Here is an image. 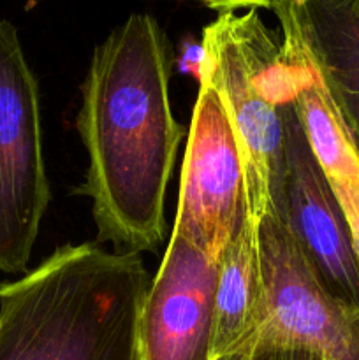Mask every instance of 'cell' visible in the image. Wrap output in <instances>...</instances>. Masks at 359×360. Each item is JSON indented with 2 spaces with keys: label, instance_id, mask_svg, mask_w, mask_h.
<instances>
[{
  "label": "cell",
  "instance_id": "5b68a950",
  "mask_svg": "<svg viewBox=\"0 0 359 360\" xmlns=\"http://www.w3.org/2000/svg\"><path fill=\"white\" fill-rule=\"evenodd\" d=\"M199 83L172 232L218 262L250 204L241 148L227 109L206 79L199 77Z\"/></svg>",
  "mask_w": 359,
  "mask_h": 360
},
{
  "label": "cell",
  "instance_id": "5bb4252c",
  "mask_svg": "<svg viewBox=\"0 0 359 360\" xmlns=\"http://www.w3.org/2000/svg\"><path fill=\"white\" fill-rule=\"evenodd\" d=\"M243 357H245V352L239 350V352H236V354L227 355V357H222V359H218V360H243Z\"/></svg>",
  "mask_w": 359,
  "mask_h": 360
},
{
  "label": "cell",
  "instance_id": "ba28073f",
  "mask_svg": "<svg viewBox=\"0 0 359 360\" xmlns=\"http://www.w3.org/2000/svg\"><path fill=\"white\" fill-rule=\"evenodd\" d=\"M218 262L172 232L139 320V360H215Z\"/></svg>",
  "mask_w": 359,
  "mask_h": 360
},
{
  "label": "cell",
  "instance_id": "9c48e42d",
  "mask_svg": "<svg viewBox=\"0 0 359 360\" xmlns=\"http://www.w3.org/2000/svg\"><path fill=\"white\" fill-rule=\"evenodd\" d=\"M359 150V0H273Z\"/></svg>",
  "mask_w": 359,
  "mask_h": 360
},
{
  "label": "cell",
  "instance_id": "4fadbf2b",
  "mask_svg": "<svg viewBox=\"0 0 359 360\" xmlns=\"http://www.w3.org/2000/svg\"><path fill=\"white\" fill-rule=\"evenodd\" d=\"M211 9H218L220 13L225 11H238V9H260V7L273 6V0H201Z\"/></svg>",
  "mask_w": 359,
  "mask_h": 360
},
{
  "label": "cell",
  "instance_id": "7a4b0ae2",
  "mask_svg": "<svg viewBox=\"0 0 359 360\" xmlns=\"http://www.w3.org/2000/svg\"><path fill=\"white\" fill-rule=\"evenodd\" d=\"M150 283L137 252L62 246L0 285V360H139Z\"/></svg>",
  "mask_w": 359,
  "mask_h": 360
},
{
  "label": "cell",
  "instance_id": "8992f818",
  "mask_svg": "<svg viewBox=\"0 0 359 360\" xmlns=\"http://www.w3.org/2000/svg\"><path fill=\"white\" fill-rule=\"evenodd\" d=\"M266 315L260 336L313 348L324 360H359V309L327 292L287 225L267 211L257 225Z\"/></svg>",
  "mask_w": 359,
  "mask_h": 360
},
{
  "label": "cell",
  "instance_id": "52a82bcc",
  "mask_svg": "<svg viewBox=\"0 0 359 360\" xmlns=\"http://www.w3.org/2000/svg\"><path fill=\"white\" fill-rule=\"evenodd\" d=\"M285 51V49H284ZM284 224L333 297L359 309V260L341 207L289 95L284 63Z\"/></svg>",
  "mask_w": 359,
  "mask_h": 360
},
{
  "label": "cell",
  "instance_id": "6da1fadb",
  "mask_svg": "<svg viewBox=\"0 0 359 360\" xmlns=\"http://www.w3.org/2000/svg\"><path fill=\"white\" fill-rule=\"evenodd\" d=\"M171 48L150 14H130L97 46L77 130L97 241L144 252L164 239V204L183 129L169 102Z\"/></svg>",
  "mask_w": 359,
  "mask_h": 360
},
{
  "label": "cell",
  "instance_id": "30bf717a",
  "mask_svg": "<svg viewBox=\"0 0 359 360\" xmlns=\"http://www.w3.org/2000/svg\"><path fill=\"white\" fill-rule=\"evenodd\" d=\"M289 95L351 231L359 260V150L298 37L280 23Z\"/></svg>",
  "mask_w": 359,
  "mask_h": 360
},
{
  "label": "cell",
  "instance_id": "3957f363",
  "mask_svg": "<svg viewBox=\"0 0 359 360\" xmlns=\"http://www.w3.org/2000/svg\"><path fill=\"white\" fill-rule=\"evenodd\" d=\"M284 63L282 37L257 9L225 11L204 27L197 74L218 91L234 127L256 225L267 211L284 220Z\"/></svg>",
  "mask_w": 359,
  "mask_h": 360
},
{
  "label": "cell",
  "instance_id": "8fae6325",
  "mask_svg": "<svg viewBox=\"0 0 359 360\" xmlns=\"http://www.w3.org/2000/svg\"><path fill=\"white\" fill-rule=\"evenodd\" d=\"M266 315L257 225L246 214L218 259L215 294V360L248 347Z\"/></svg>",
  "mask_w": 359,
  "mask_h": 360
},
{
  "label": "cell",
  "instance_id": "7c38bea8",
  "mask_svg": "<svg viewBox=\"0 0 359 360\" xmlns=\"http://www.w3.org/2000/svg\"><path fill=\"white\" fill-rule=\"evenodd\" d=\"M243 352V360H324L319 352L305 345L260 334Z\"/></svg>",
  "mask_w": 359,
  "mask_h": 360
},
{
  "label": "cell",
  "instance_id": "277c9868",
  "mask_svg": "<svg viewBox=\"0 0 359 360\" xmlns=\"http://www.w3.org/2000/svg\"><path fill=\"white\" fill-rule=\"evenodd\" d=\"M51 190L39 86L16 27L0 20V271H27Z\"/></svg>",
  "mask_w": 359,
  "mask_h": 360
}]
</instances>
